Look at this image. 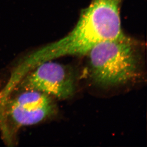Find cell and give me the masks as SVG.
Returning a JSON list of instances; mask_svg holds the SVG:
<instances>
[{"instance_id":"1","label":"cell","mask_w":147,"mask_h":147,"mask_svg":"<svg viewBox=\"0 0 147 147\" xmlns=\"http://www.w3.org/2000/svg\"><path fill=\"white\" fill-rule=\"evenodd\" d=\"M121 1L92 0L82 11L71 32L24 60L27 68L32 69L42 63L65 56L87 54L100 42L122 35Z\"/></svg>"},{"instance_id":"2","label":"cell","mask_w":147,"mask_h":147,"mask_svg":"<svg viewBox=\"0 0 147 147\" xmlns=\"http://www.w3.org/2000/svg\"><path fill=\"white\" fill-rule=\"evenodd\" d=\"M87 54L90 75L99 85L126 84L140 76L137 43L124 33L115 39L100 42Z\"/></svg>"},{"instance_id":"3","label":"cell","mask_w":147,"mask_h":147,"mask_svg":"<svg viewBox=\"0 0 147 147\" xmlns=\"http://www.w3.org/2000/svg\"><path fill=\"white\" fill-rule=\"evenodd\" d=\"M15 92L0 100V128L9 142L19 129L42 122L55 109L51 97L45 93L30 90Z\"/></svg>"},{"instance_id":"4","label":"cell","mask_w":147,"mask_h":147,"mask_svg":"<svg viewBox=\"0 0 147 147\" xmlns=\"http://www.w3.org/2000/svg\"><path fill=\"white\" fill-rule=\"evenodd\" d=\"M35 90L59 99L70 98L75 92L74 77L67 67L52 61L42 63L19 81L13 92Z\"/></svg>"}]
</instances>
